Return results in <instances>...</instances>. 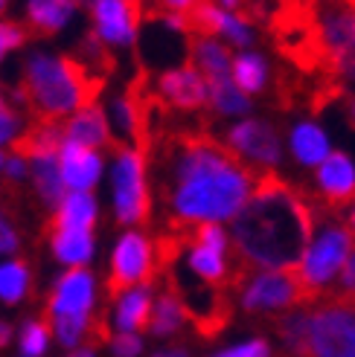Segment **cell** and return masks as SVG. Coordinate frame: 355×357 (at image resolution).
I'll list each match as a JSON object with an SVG mask.
<instances>
[{
  "label": "cell",
  "instance_id": "6da1fadb",
  "mask_svg": "<svg viewBox=\"0 0 355 357\" xmlns=\"http://www.w3.org/2000/svg\"><path fill=\"white\" fill-rule=\"evenodd\" d=\"M254 186V172H247L219 142L184 139L172 146L166 201L178 224L233 221Z\"/></svg>",
  "mask_w": 355,
  "mask_h": 357
},
{
  "label": "cell",
  "instance_id": "7a4b0ae2",
  "mask_svg": "<svg viewBox=\"0 0 355 357\" xmlns=\"http://www.w3.org/2000/svg\"><path fill=\"white\" fill-rule=\"evenodd\" d=\"M312 229V206L277 177H262L227 236L245 271H294Z\"/></svg>",
  "mask_w": 355,
  "mask_h": 357
},
{
  "label": "cell",
  "instance_id": "3957f363",
  "mask_svg": "<svg viewBox=\"0 0 355 357\" xmlns=\"http://www.w3.org/2000/svg\"><path fill=\"white\" fill-rule=\"evenodd\" d=\"M102 87L73 56H52V52H32L24 64V82L12 93L15 105H27L47 122L76 114L85 105H94V96Z\"/></svg>",
  "mask_w": 355,
  "mask_h": 357
},
{
  "label": "cell",
  "instance_id": "277c9868",
  "mask_svg": "<svg viewBox=\"0 0 355 357\" xmlns=\"http://www.w3.org/2000/svg\"><path fill=\"white\" fill-rule=\"evenodd\" d=\"M352 250H355V236L347 229V224H341L338 218L314 221L312 238L303 250V256H300V264L294 267V273L312 302L338 279Z\"/></svg>",
  "mask_w": 355,
  "mask_h": 357
},
{
  "label": "cell",
  "instance_id": "5b68a950",
  "mask_svg": "<svg viewBox=\"0 0 355 357\" xmlns=\"http://www.w3.org/2000/svg\"><path fill=\"white\" fill-rule=\"evenodd\" d=\"M239 302L247 314H277L309 308L312 299L294 271H245L239 276Z\"/></svg>",
  "mask_w": 355,
  "mask_h": 357
},
{
  "label": "cell",
  "instance_id": "8992f818",
  "mask_svg": "<svg viewBox=\"0 0 355 357\" xmlns=\"http://www.w3.org/2000/svg\"><path fill=\"white\" fill-rule=\"evenodd\" d=\"M111 198L114 215L119 224H143L149 218V183H146V157L140 149L119 146L111 166Z\"/></svg>",
  "mask_w": 355,
  "mask_h": 357
},
{
  "label": "cell",
  "instance_id": "52a82bcc",
  "mask_svg": "<svg viewBox=\"0 0 355 357\" xmlns=\"http://www.w3.org/2000/svg\"><path fill=\"white\" fill-rule=\"evenodd\" d=\"M224 151L233 154L239 163L251 172H271L282 163V137L277 134V128L271 122L256 119V116H245V119H233L224 131Z\"/></svg>",
  "mask_w": 355,
  "mask_h": 357
},
{
  "label": "cell",
  "instance_id": "ba28073f",
  "mask_svg": "<svg viewBox=\"0 0 355 357\" xmlns=\"http://www.w3.org/2000/svg\"><path fill=\"white\" fill-rule=\"evenodd\" d=\"M312 357H355V299L335 296L309 314Z\"/></svg>",
  "mask_w": 355,
  "mask_h": 357
},
{
  "label": "cell",
  "instance_id": "9c48e42d",
  "mask_svg": "<svg viewBox=\"0 0 355 357\" xmlns=\"http://www.w3.org/2000/svg\"><path fill=\"white\" fill-rule=\"evenodd\" d=\"M157 267V250L154 244L143 236L131 229L126 233L111 253V276H108V296L117 299L119 294H126L131 288H140V284H149Z\"/></svg>",
  "mask_w": 355,
  "mask_h": 357
},
{
  "label": "cell",
  "instance_id": "30bf717a",
  "mask_svg": "<svg viewBox=\"0 0 355 357\" xmlns=\"http://www.w3.org/2000/svg\"><path fill=\"white\" fill-rule=\"evenodd\" d=\"M321 44L332 56L335 70L355 82V9L344 3H326L317 15Z\"/></svg>",
  "mask_w": 355,
  "mask_h": 357
},
{
  "label": "cell",
  "instance_id": "8fae6325",
  "mask_svg": "<svg viewBox=\"0 0 355 357\" xmlns=\"http://www.w3.org/2000/svg\"><path fill=\"white\" fill-rule=\"evenodd\" d=\"M94 35L108 50H129L140 35V0H94Z\"/></svg>",
  "mask_w": 355,
  "mask_h": 357
},
{
  "label": "cell",
  "instance_id": "7c38bea8",
  "mask_svg": "<svg viewBox=\"0 0 355 357\" xmlns=\"http://www.w3.org/2000/svg\"><path fill=\"white\" fill-rule=\"evenodd\" d=\"M189 21L201 35H210V38H219L222 44L242 50H251L256 44V29L251 21H245L242 15L227 12L222 6H216L212 0H195V6L187 12Z\"/></svg>",
  "mask_w": 355,
  "mask_h": 357
},
{
  "label": "cell",
  "instance_id": "4fadbf2b",
  "mask_svg": "<svg viewBox=\"0 0 355 357\" xmlns=\"http://www.w3.org/2000/svg\"><path fill=\"white\" fill-rule=\"evenodd\" d=\"M207 79L192 64H178L172 70H164L157 79V96L178 111H198L207 105Z\"/></svg>",
  "mask_w": 355,
  "mask_h": 357
},
{
  "label": "cell",
  "instance_id": "5bb4252c",
  "mask_svg": "<svg viewBox=\"0 0 355 357\" xmlns=\"http://www.w3.org/2000/svg\"><path fill=\"white\" fill-rule=\"evenodd\" d=\"M314 186L329 206H344L355 198V160L349 151L332 149V154L314 169Z\"/></svg>",
  "mask_w": 355,
  "mask_h": 357
},
{
  "label": "cell",
  "instance_id": "9a60e30c",
  "mask_svg": "<svg viewBox=\"0 0 355 357\" xmlns=\"http://www.w3.org/2000/svg\"><path fill=\"white\" fill-rule=\"evenodd\" d=\"M94 276L85 267H70L50 296V317H91Z\"/></svg>",
  "mask_w": 355,
  "mask_h": 357
},
{
  "label": "cell",
  "instance_id": "2e32d148",
  "mask_svg": "<svg viewBox=\"0 0 355 357\" xmlns=\"http://www.w3.org/2000/svg\"><path fill=\"white\" fill-rule=\"evenodd\" d=\"M59 172H61V183L70 192H91L105 169V160L99 151L73 146V142H61L59 149Z\"/></svg>",
  "mask_w": 355,
  "mask_h": 357
},
{
  "label": "cell",
  "instance_id": "e0dca14e",
  "mask_svg": "<svg viewBox=\"0 0 355 357\" xmlns=\"http://www.w3.org/2000/svg\"><path fill=\"white\" fill-rule=\"evenodd\" d=\"M64 142H73V146L99 151L111 142V128H108V116L99 105H85L76 114H70L67 122L61 125Z\"/></svg>",
  "mask_w": 355,
  "mask_h": 357
},
{
  "label": "cell",
  "instance_id": "ac0fdd59",
  "mask_svg": "<svg viewBox=\"0 0 355 357\" xmlns=\"http://www.w3.org/2000/svg\"><path fill=\"white\" fill-rule=\"evenodd\" d=\"M289 151L297 166L303 169H317L324 160L332 154V139L326 128L314 119H300L289 131Z\"/></svg>",
  "mask_w": 355,
  "mask_h": 357
},
{
  "label": "cell",
  "instance_id": "d6986e66",
  "mask_svg": "<svg viewBox=\"0 0 355 357\" xmlns=\"http://www.w3.org/2000/svg\"><path fill=\"white\" fill-rule=\"evenodd\" d=\"M230 61H233V52H230L219 38H210V35H198V38H192L189 64L198 70L207 82L230 79Z\"/></svg>",
  "mask_w": 355,
  "mask_h": 357
},
{
  "label": "cell",
  "instance_id": "ffe728a7",
  "mask_svg": "<svg viewBox=\"0 0 355 357\" xmlns=\"http://www.w3.org/2000/svg\"><path fill=\"white\" fill-rule=\"evenodd\" d=\"M268 79H271V64L262 52H256V50L233 52V61H230V82H233L245 96L262 93Z\"/></svg>",
  "mask_w": 355,
  "mask_h": 357
},
{
  "label": "cell",
  "instance_id": "44dd1931",
  "mask_svg": "<svg viewBox=\"0 0 355 357\" xmlns=\"http://www.w3.org/2000/svg\"><path fill=\"white\" fill-rule=\"evenodd\" d=\"M149 317H152V288L140 284L126 294L117 296V311H114V323L119 334H140L149 328Z\"/></svg>",
  "mask_w": 355,
  "mask_h": 357
},
{
  "label": "cell",
  "instance_id": "7402d4cb",
  "mask_svg": "<svg viewBox=\"0 0 355 357\" xmlns=\"http://www.w3.org/2000/svg\"><path fill=\"white\" fill-rule=\"evenodd\" d=\"M96 215H99V206L91 192H67L61 204L56 206L52 229H82V233H91Z\"/></svg>",
  "mask_w": 355,
  "mask_h": 357
},
{
  "label": "cell",
  "instance_id": "603a6c76",
  "mask_svg": "<svg viewBox=\"0 0 355 357\" xmlns=\"http://www.w3.org/2000/svg\"><path fill=\"white\" fill-rule=\"evenodd\" d=\"M27 24L38 35H52L64 29L76 15V0H27Z\"/></svg>",
  "mask_w": 355,
  "mask_h": 357
},
{
  "label": "cell",
  "instance_id": "cb8c5ba5",
  "mask_svg": "<svg viewBox=\"0 0 355 357\" xmlns=\"http://www.w3.org/2000/svg\"><path fill=\"white\" fill-rule=\"evenodd\" d=\"M108 128L111 137H119V142H129V149H137L140 134H143V111L131 93H122L111 99L108 105Z\"/></svg>",
  "mask_w": 355,
  "mask_h": 357
},
{
  "label": "cell",
  "instance_id": "d4e9b609",
  "mask_svg": "<svg viewBox=\"0 0 355 357\" xmlns=\"http://www.w3.org/2000/svg\"><path fill=\"white\" fill-rule=\"evenodd\" d=\"M64 142V134H61V125L59 122H47V119H38L27 128L21 137L15 139V154L24 157V160H32V157H44V154H59Z\"/></svg>",
  "mask_w": 355,
  "mask_h": 357
},
{
  "label": "cell",
  "instance_id": "484cf974",
  "mask_svg": "<svg viewBox=\"0 0 355 357\" xmlns=\"http://www.w3.org/2000/svg\"><path fill=\"white\" fill-rule=\"evenodd\" d=\"M309 314L312 308H291L286 314H280V319L274 323L277 337L282 349L289 351V357H312L309 351Z\"/></svg>",
  "mask_w": 355,
  "mask_h": 357
},
{
  "label": "cell",
  "instance_id": "4316f807",
  "mask_svg": "<svg viewBox=\"0 0 355 357\" xmlns=\"http://www.w3.org/2000/svg\"><path fill=\"white\" fill-rule=\"evenodd\" d=\"M210 93H207V105L212 108V114L222 119H245L254 108V99L245 96L239 87L230 79H219V82H207Z\"/></svg>",
  "mask_w": 355,
  "mask_h": 357
},
{
  "label": "cell",
  "instance_id": "83f0119b",
  "mask_svg": "<svg viewBox=\"0 0 355 357\" xmlns=\"http://www.w3.org/2000/svg\"><path fill=\"white\" fill-rule=\"evenodd\" d=\"M52 256L67 267H85L94 259V233L82 229H52Z\"/></svg>",
  "mask_w": 355,
  "mask_h": 357
},
{
  "label": "cell",
  "instance_id": "f1b7e54d",
  "mask_svg": "<svg viewBox=\"0 0 355 357\" xmlns=\"http://www.w3.org/2000/svg\"><path fill=\"white\" fill-rule=\"evenodd\" d=\"M187 267L195 279H201L210 288H219V284L227 282L230 276V264H227V256L224 253H216L210 247H201V244H192L189 253H187Z\"/></svg>",
  "mask_w": 355,
  "mask_h": 357
},
{
  "label": "cell",
  "instance_id": "f546056e",
  "mask_svg": "<svg viewBox=\"0 0 355 357\" xmlns=\"http://www.w3.org/2000/svg\"><path fill=\"white\" fill-rule=\"evenodd\" d=\"M32 181L35 192L47 206H59L61 198L67 195L61 183V172H59V157L56 154H44V157H32Z\"/></svg>",
  "mask_w": 355,
  "mask_h": 357
},
{
  "label": "cell",
  "instance_id": "4dcf8cb0",
  "mask_svg": "<svg viewBox=\"0 0 355 357\" xmlns=\"http://www.w3.org/2000/svg\"><path fill=\"white\" fill-rule=\"evenodd\" d=\"M184 305L178 302V296L172 291L161 294L157 299H152V317H149V331L157 337H169L184 326Z\"/></svg>",
  "mask_w": 355,
  "mask_h": 357
},
{
  "label": "cell",
  "instance_id": "1f68e13d",
  "mask_svg": "<svg viewBox=\"0 0 355 357\" xmlns=\"http://www.w3.org/2000/svg\"><path fill=\"white\" fill-rule=\"evenodd\" d=\"M29 267L27 261H3L0 264V302L6 305H17L27 294H29Z\"/></svg>",
  "mask_w": 355,
  "mask_h": 357
},
{
  "label": "cell",
  "instance_id": "d6a6232c",
  "mask_svg": "<svg viewBox=\"0 0 355 357\" xmlns=\"http://www.w3.org/2000/svg\"><path fill=\"white\" fill-rule=\"evenodd\" d=\"M50 323L64 346H76L91 328V317H50Z\"/></svg>",
  "mask_w": 355,
  "mask_h": 357
},
{
  "label": "cell",
  "instance_id": "836d02e7",
  "mask_svg": "<svg viewBox=\"0 0 355 357\" xmlns=\"http://www.w3.org/2000/svg\"><path fill=\"white\" fill-rule=\"evenodd\" d=\"M192 244H201V247H210L216 253H230V236L222 224H198L195 227V236H192Z\"/></svg>",
  "mask_w": 355,
  "mask_h": 357
},
{
  "label": "cell",
  "instance_id": "e575fe53",
  "mask_svg": "<svg viewBox=\"0 0 355 357\" xmlns=\"http://www.w3.org/2000/svg\"><path fill=\"white\" fill-rule=\"evenodd\" d=\"M50 343V326L47 323H27L21 331V349L27 357H41Z\"/></svg>",
  "mask_w": 355,
  "mask_h": 357
},
{
  "label": "cell",
  "instance_id": "d590c367",
  "mask_svg": "<svg viewBox=\"0 0 355 357\" xmlns=\"http://www.w3.org/2000/svg\"><path fill=\"white\" fill-rule=\"evenodd\" d=\"M17 131H21V116L9 105V99L0 93V142H15Z\"/></svg>",
  "mask_w": 355,
  "mask_h": 357
},
{
  "label": "cell",
  "instance_id": "8d00e7d4",
  "mask_svg": "<svg viewBox=\"0 0 355 357\" xmlns=\"http://www.w3.org/2000/svg\"><path fill=\"white\" fill-rule=\"evenodd\" d=\"M27 29L17 26V24H9V21H0V59L6 56V52L17 50L24 41H27Z\"/></svg>",
  "mask_w": 355,
  "mask_h": 357
},
{
  "label": "cell",
  "instance_id": "74e56055",
  "mask_svg": "<svg viewBox=\"0 0 355 357\" xmlns=\"http://www.w3.org/2000/svg\"><path fill=\"white\" fill-rule=\"evenodd\" d=\"M338 296L341 299H355V250L347 256L344 267H341V273H338Z\"/></svg>",
  "mask_w": 355,
  "mask_h": 357
},
{
  "label": "cell",
  "instance_id": "f35d334b",
  "mask_svg": "<svg viewBox=\"0 0 355 357\" xmlns=\"http://www.w3.org/2000/svg\"><path fill=\"white\" fill-rule=\"evenodd\" d=\"M111 351L114 357H137L143 351V340L137 334H117L111 340Z\"/></svg>",
  "mask_w": 355,
  "mask_h": 357
},
{
  "label": "cell",
  "instance_id": "ab89813d",
  "mask_svg": "<svg viewBox=\"0 0 355 357\" xmlns=\"http://www.w3.org/2000/svg\"><path fill=\"white\" fill-rule=\"evenodd\" d=\"M268 354H271L268 343H265L262 337H256V340L245 343V346H233V349H227V351H222L216 357H268Z\"/></svg>",
  "mask_w": 355,
  "mask_h": 357
},
{
  "label": "cell",
  "instance_id": "60d3db41",
  "mask_svg": "<svg viewBox=\"0 0 355 357\" xmlns=\"http://www.w3.org/2000/svg\"><path fill=\"white\" fill-rule=\"evenodd\" d=\"M12 250H17V233H15L12 221L3 215V212H0V256L12 253Z\"/></svg>",
  "mask_w": 355,
  "mask_h": 357
},
{
  "label": "cell",
  "instance_id": "b9f144b4",
  "mask_svg": "<svg viewBox=\"0 0 355 357\" xmlns=\"http://www.w3.org/2000/svg\"><path fill=\"white\" fill-rule=\"evenodd\" d=\"M3 172H6L9 181H24V177H27V160L12 154L9 160H3Z\"/></svg>",
  "mask_w": 355,
  "mask_h": 357
},
{
  "label": "cell",
  "instance_id": "7bdbcfd3",
  "mask_svg": "<svg viewBox=\"0 0 355 357\" xmlns=\"http://www.w3.org/2000/svg\"><path fill=\"white\" fill-rule=\"evenodd\" d=\"M157 3L164 6V12H172V15H187V12L195 6V0H157Z\"/></svg>",
  "mask_w": 355,
  "mask_h": 357
},
{
  "label": "cell",
  "instance_id": "ee69618b",
  "mask_svg": "<svg viewBox=\"0 0 355 357\" xmlns=\"http://www.w3.org/2000/svg\"><path fill=\"white\" fill-rule=\"evenodd\" d=\"M347 229L355 236V198L349 201V212H347Z\"/></svg>",
  "mask_w": 355,
  "mask_h": 357
},
{
  "label": "cell",
  "instance_id": "f6af8a7d",
  "mask_svg": "<svg viewBox=\"0 0 355 357\" xmlns=\"http://www.w3.org/2000/svg\"><path fill=\"white\" fill-rule=\"evenodd\" d=\"M212 3L227 9V12H236V6H242V0H212Z\"/></svg>",
  "mask_w": 355,
  "mask_h": 357
},
{
  "label": "cell",
  "instance_id": "bcb514c9",
  "mask_svg": "<svg viewBox=\"0 0 355 357\" xmlns=\"http://www.w3.org/2000/svg\"><path fill=\"white\" fill-rule=\"evenodd\" d=\"M154 357H189L184 349H169V351H157Z\"/></svg>",
  "mask_w": 355,
  "mask_h": 357
},
{
  "label": "cell",
  "instance_id": "7dc6e473",
  "mask_svg": "<svg viewBox=\"0 0 355 357\" xmlns=\"http://www.w3.org/2000/svg\"><path fill=\"white\" fill-rule=\"evenodd\" d=\"M9 334H12V331H9V326H6V323H0V349H3V346L9 343Z\"/></svg>",
  "mask_w": 355,
  "mask_h": 357
},
{
  "label": "cell",
  "instance_id": "c3c4849f",
  "mask_svg": "<svg viewBox=\"0 0 355 357\" xmlns=\"http://www.w3.org/2000/svg\"><path fill=\"white\" fill-rule=\"evenodd\" d=\"M349 119H352V125H355V96H352V102H349Z\"/></svg>",
  "mask_w": 355,
  "mask_h": 357
},
{
  "label": "cell",
  "instance_id": "681fc988",
  "mask_svg": "<svg viewBox=\"0 0 355 357\" xmlns=\"http://www.w3.org/2000/svg\"><path fill=\"white\" fill-rule=\"evenodd\" d=\"M73 357H94V354H91V349H85V351H76Z\"/></svg>",
  "mask_w": 355,
  "mask_h": 357
},
{
  "label": "cell",
  "instance_id": "f907efd6",
  "mask_svg": "<svg viewBox=\"0 0 355 357\" xmlns=\"http://www.w3.org/2000/svg\"><path fill=\"white\" fill-rule=\"evenodd\" d=\"M6 6H9V0H0V15L6 12Z\"/></svg>",
  "mask_w": 355,
  "mask_h": 357
},
{
  "label": "cell",
  "instance_id": "816d5d0a",
  "mask_svg": "<svg viewBox=\"0 0 355 357\" xmlns=\"http://www.w3.org/2000/svg\"><path fill=\"white\" fill-rule=\"evenodd\" d=\"M79 3H87V6H91V3H94V0H76V6H79Z\"/></svg>",
  "mask_w": 355,
  "mask_h": 357
},
{
  "label": "cell",
  "instance_id": "f5cc1de1",
  "mask_svg": "<svg viewBox=\"0 0 355 357\" xmlns=\"http://www.w3.org/2000/svg\"><path fill=\"white\" fill-rule=\"evenodd\" d=\"M0 169H3V157H0Z\"/></svg>",
  "mask_w": 355,
  "mask_h": 357
}]
</instances>
